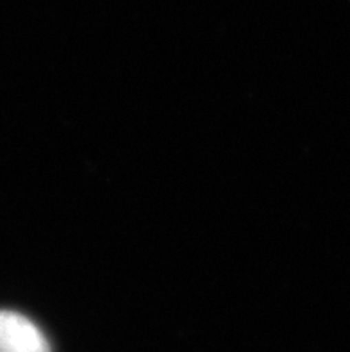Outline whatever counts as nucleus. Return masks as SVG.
<instances>
[{
  "mask_svg": "<svg viewBox=\"0 0 350 352\" xmlns=\"http://www.w3.org/2000/svg\"><path fill=\"white\" fill-rule=\"evenodd\" d=\"M0 352H50V347L29 318L14 311H0Z\"/></svg>",
  "mask_w": 350,
  "mask_h": 352,
  "instance_id": "f257e3e1",
  "label": "nucleus"
}]
</instances>
